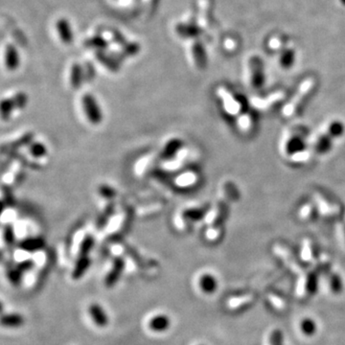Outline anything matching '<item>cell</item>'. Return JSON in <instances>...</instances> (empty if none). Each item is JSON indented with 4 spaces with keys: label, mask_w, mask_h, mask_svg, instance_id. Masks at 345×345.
<instances>
[{
    "label": "cell",
    "mask_w": 345,
    "mask_h": 345,
    "mask_svg": "<svg viewBox=\"0 0 345 345\" xmlns=\"http://www.w3.org/2000/svg\"><path fill=\"white\" fill-rule=\"evenodd\" d=\"M316 81L314 79H308L305 81L302 85H301L300 89L298 93L293 97L291 103L288 104L287 106L284 109V113L287 116H292V115L295 114L296 112H298V110L300 109L302 105L305 103L306 99L310 96L312 91L316 88Z\"/></svg>",
    "instance_id": "6da1fadb"
},
{
    "label": "cell",
    "mask_w": 345,
    "mask_h": 345,
    "mask_svg": "<svg viewBox=\"0 0 345 345\" xmlns=\"http://www.w3.org/2000/svg\"><path fill=\"white\" fill-rule=\"evenodd\" d=\"M82 107L87 119L91 124L97 125L102 121V112L93 96L86 94L82 97Z\"/></svg>",
    "instance_id": "7a4b0ae2"
},
{
    "label": "cell",
    "mask_w": 345,
    "mask_h": 345,
    "mask_svg": "<svg viewBox=\"0 0 345 345\" xmlns=\"http://www.w3.org/2000/svg\"><path fill=\"white\" fill-rule=\"evenodd\" d=\"M249 68H250V81L251 86L254 89H261L265 84V71L264 64L262 60L253 56L249 60Z\"/></svg>",
    "instance_id": "3957f363"
},
{
    "label": "cell",
    "mask_w": 345,
    "mask_h": 345,
    "mask_svg": "<svg viewBox=\"0 0 345 345\" xmlns=\"http://www.w3.org/2000/svg\"><path fill=\"white\" fill-rule=\"evenodd\" d=\"M125 265L126 262L122 257L114 258L110 271L105 277V286L106 288H112L117 284L124 272Z\"/></svg>",
    "instance_id": "277c9868"
},
{
    "label": "cell",
    "mask_w": 345,
    "mask_h": 345,
    "mask_svg": "<svg viewBox=\"0 0 345 345\" xmlns=\"http://www.w3.org/2000/svg\"><path fill=\"white\" fill-rule=\"evenodd\" d=\"M3 62L8 71H16L20 65V55L16 46L8 45L5 47L3 55Z\"/></svg>",
    "instance_id": "5b68a950"
},
{
    "label": "cell",
    "mask_w": 345,
    "mask_h": 345,
    "mask_svg": "<svg viewBox=\"0 0 345 345\" xmlns=\"http://www.w3.org/2000/svg\"><path fill=\"white\" fill-rule=\"evenodd\" d=\"M219 93L223 101V106L225 110L230 114L239 113L242 110V103L240 102L239 99L229 93V91H227L226 89H221Z\"/></svg>",
    "instance_id": "8992f818"
},
{
    "label": "cell",
    "mask_w": 345,
    "mask_h": 345,
    "mask_svg": "<svg viewBox=\"0 0 345 345\" xmlns=\"http://www.w3.org/2000/svg\"><path fill=\"white\" fill-rule=\"evenodd\" d=\"M89 316L93 320L94 324L100 328H104L108 324V316L103 309V307L98 303H92L89 305Z\"/></svg>",
    "instance_id": "52a82bcc"
},
{
    "label": "cell",
    "mask_w": 345,
    "mask_h": 345,
    "mask_svg": "<svg viewBox=\"0 0 345 345\" xmlns=\"http://www.w3.org/2000/svg\"><path fill=\"white\" fill-rule=\"evenodd\" d=\"M25 323V319L18 313H6L0 315V326L4 328H17L23 326Z\"/></svg>",
    "instance_id": "ba28073f"
},
{
    "label": "cell",
    "mask_w": 345,
    "mask_h": 345,
    "mask_svg": "<svg viewBox=\"0 0 345 345\" xmlns=\"http://www.w3.org/2000/svg\"><path fill=\"white\" fill-rule=\"evenodd\" d=\"M228 214V207L225 204H218L216 208L211 211L208 216V222L211 223V226H218L221 227L225 219L227 218Z\"/></svg>",
    "instance_id": "9c48e42d"
},
{
    "label": "cell",
    "mask_w": 345,
    "mask_h": 345,
    "mask_svg": "<svg viewBox=\"0 0 345 345\" xmlns=\"http://www.w3.org/2000/svg\"><path fill=\"white\" fill-rule=\"evenodd\" d=\"M56 28H57L58 35L60 36V40L62 43L64 45H70L74 39L70 22L66 18H60L57 21Z\"/></svg>",
    "instance_id": "30bf717a"
},
{
    "label": "cell",
    "mask_w": 345,
    "mask_h": 345,
    "mask_svg": "<svg viewBox=\"0 0 345 345\" xmlns=\"http://www.w3.org/2000/svg\"><path fill=\"white\" fill-rule=\"evenodd\" d=\"M192 56L196 66L199 69H204L207 64V56L204 45L201 42H195L192 46Z\"/></svg>",
    "instance_id": "8fae6325"
},
{
    "label": "cell",
    "mask_w": 345,
    "mask_h": 345,
    "mask_svg": "<svg viewBox=\"0 0 345 345\" xmlns=\"http://www.w3.org/2000/svg\"><path fill=\"white\" fill-rule=\"evenodd\" d=\"M171 326V319L166 315H158L149 321V328L155 333H163Z\"/></svg>",
    "instance_id": "7c38bea8"
},
{
    "label": "cell",
    "mask_w": 345,
    "mask_h": 345,
    "mask_svg": "<svg viewBox=\"0 0 345 345\" xmlns=\"http://www.w3.org/2000/svg\"><path fill=\"white\" fill-rule=\"evenodd\" d=\"M316 198H317V203H318L320 211L325 216L336 217L339 215L340 209L337 205L329 202L327 199H325L323 196L316 195Z\"/></svg>",
    "instance_id": "4fadbf2b"
},
{
    "label": "cell",
    "mask_w": 345,
    "mask_h": 345,
    "mask_svg": "<svg viewBox=\"0 0 345 345\" xmlns=\"http://www.w3.org/2000/svg\"><path fill=\"white\" fill-rule=\"evenodd\" d=\"M176 32L177 35L184 39H193L198 37L203 34V30L195 24H185L180 23L176 26Z\"/></svg>",
    "instance_id": "5bb4252c"
},
{
    "label": "cell",
    "mask_w": 345,
    "mask_h": 345,
    "mask_svg": "<svg viewBox=\"0 0 345 345\" xmlns=\"http://www.w3.org/2000/svg\"><path fill=\"white\" fill-rule=\"evenodd\" d=\"M201 290L206 294H213L218 289V281L215 276L205 274L200 279Z\"/></svg>",
    "instance_id": "9a60e30c"
},
{
    "label": "cell",
    "mask_w": 345,
    "mask_h": 345,
    "mask_svg": "<svg viewBox=\"0 0 345 345\" xmlns=\"http://www.w3.org/2000/svg\"><path fill=\"white\" fill-rule=\"evenodd\" d=\"M89 265H90V259L89 256L78 257L74 270L72 272V278L74 280L81 279L89 270Z\"/></svg>",
    "instance_id": "2e32d148"
},
{
    "label": "cell",
    "mask_w": 345,
    "mask_h": 345,
    "mask_svg": "<svg viewBox=\"0 0 345 345\" xmlns=\"http://www.w3.org/2000/svg\"><path fill=\"white\" fill-rule=\"evenodd\" d=\"M17 108L13 98H4L0 100V118L7 121L11 118L13 111Z\"/></svg>",
    "instance_id": "e0dca14e"
},
{
    "label": "cell",
    "mask_w": 345,
    "mask_h": 345,
    "mask_svg": "<svg viewBox=\"0 0 345 345\" xmlns=\"http://www.w3.org/2000/svg\"><path fill=\"white\" fill-rule=\"evenodd\" d=\"M305 149V142L298 136H294L290 138L286 143V152L289 156L298 155Z\"/></svg>",
    "instance_id": "ac0fdd59"
},
{
    "label": "cell",
    "mask_w": 345,
    "mask_h": 345,
    "mask_svg": "<svg viewBox=\"0 0 345 345\" xmlns=\"http://www.w3.org/2000/svg\"><path fill=\"white\" fill-rule=\"evenodd\" d=\"M83 82V68L80 64L74 63L71 67L69 75V84L73 89H78L82 86Z\"/></svg>",
    "instance_id": "d6986e66"
},
{
    "label": "cell",
    "mask_w": 345,
    "mask_h": 345,
    "mask_svg": "<svg viewBox=\"0 0 345 345\" xmlns=\"http://www.w3.org/2000/svg\"><path fill=\"white\" fill-rule=\"evenodd\" d=\"M294 62H295V51H294V49L293 48H284L283 51L281 52L280 57H279L280 65L285 69H289L293 65Z\"/></svg>",
    "instance_id": "ffe728a7"
},
{
    "label": "cell",
    "mask_w": 345,
    "mask_h": 345,
    "mask_svg": "<svg viewBox=\"0 0 345 345\" xmlns=\"http://www.w3.org/2000/svg\"><path fill=\"white\" fill-rule=\"evenodd\" d=\"M198 181V175L193 171H188L182 173L176 179V185L179 187H190L194 185Z\"/></svg>",
    "instance_id": "44dd1931"
},
{
    "label": "cell",
    "mask_w": 345,
    "mask_h": 345,
    "mask_svg": "<svg viewBox=\"0 0 345 345\" xmlns=\"http://www.w3.org/2000/svg\"><path fill=\"white\" fill-rule=\"evenodd\" d=\"M96 58H97L98 62H101L108 70L112 71V72L119 70V67H120L119 63L116 62L114 59L107 56L104 52L97 51Z\"/></svg>",
    "instance_id": "7402d4cb"
},
{
    "label": "cell",
    "mask_w": 345,
    "mask_h": 345,
    "mask_svg": "<svg viewBox=\"0 0 345 345\" xmlns=\"http://www.w3.org/2000/svg\"><path fill=\"white\" fill-rule=\"evenodd\" d=\"M85 46L87 48H90V49H95L98 51H103L104 49H106L107 47V42L104 37L100 36V35H95L92 37H89L86 42H85Z\"/></svg>",
    "instance_id": "603a6c76"
},
{
    "label": "cell",
    "mask_w": 345,
    "mask_h": 345,
    "mask_svg": "<svg viewBox=\"0 0 345 345\" xmlns=\"http://www.w3.org/2000/svg\"><path fill=\"white\" fill-rule=\"evenodd\" d=\"M332 146H333V138L328 133H326L319 137V140L317 142L316 150L320 155H324L332 149Z\"/></svg>",
    "instance_id": "cb8c5ba5"
},
{
    "label": "cell",
    "mask_w": 345,
    "mask_h": 345,
    "mask_svg": "<svg viewBox=\"0 0 345 345\" xmlns=\"http://www.w3.org/2000/svg\"><path fill=\"white\" fill-rule=\"evenodd\" d=\"M284 97L282 93H275L271 95L270 97L265 98V99H258L253 101V105L259 107V108H267V106H273L275 103L279 102L282 98Z\"/></svg>",
    "instance_id": "d4e9b609"
},
{
    "label": "cell",
    "mask_w": 345,
    "mask_h": 345,
    "mask_svg": "<svg viewBox=\"0 0 345 345\" xmlns=\"http://www.w3.org/2000/svg\"><path fill=\"white\" fill-rule=\"evenodd\" d=\"M45 242L41 238H29L20 244V248L26 251H36L44 248Z\"/></svg>",
    "instance_id": "484cf974"
},
{
    "label": "cell",
    "mask_w": 345,
    "mask_h": 345,
    "mask_svg": "<svg viewBox=\"0 0 345 345\" xmlns=\"http://www.w3.org/2000/svg\"><path fill=\"white\" fill-rule=\"evenodd\" d=\"M345 132V126L340 121H333L328 126L327 133L332 138H338L343 135Z\"/></svg>",
    "instance_id": "4316f807"
},
{
    "label": "cell",
    "mask_w": 345,
    "mask_h": 345,
    "mask_svg": "<svg viewBox=\"0 0 345 345\" xmlns=\"http://www.w3.org/2000/svg\"><path fill=\"white\" fill-rule=\"evenodd\" d=\"M94 246V239L93 237L86 235L85 238L81 243L80 248H79V256H89L90 250L92 249Z\"/></svg>",
    "instance_id": "83f0119b"
},
{
    "label": "cell",
    "mask_w": 345,
    "mask_h": 345,
    "mask_svg": "<svg viewBox=\"0 0 345 345\" xmlns=\"http://www.w3.org/2000/svg\"><path fill=\"white\" fill-rule=\"evenodd\" d=\"M29 154H30V156H32L35 159H41V158L46 156L47 149L44 144L36 142V143H33L32 145H30Z\"/></svg>",
    "instance_id": "f1b7e54d"
},
{
    "label": "cell",
    "mask_w": 345,
    "mask_h": 345,
    "mask_svg": "<svg viewBox=\"0 0 345 345\" xmlns=\"http://www.w3.org/2000/svg\"><path fill=\"white\" fill-rule=\"evenodd\" d=\"M319 287V276L317 273H311L307 276V281H306V290L307 292L314 294L318 291Z\"/></svg>",
    "instance_id": "f546056e"
},
{
    "label": "cell",
    "mask_w": 345,
    "mask_h": 345,
    "mask_svg": "<svg viewBox=\"0 0 345 345\" xmlns=\"http://www.w3.org/2000/svg\"><path fill=\"white\" fill-rule=\"evenodd\" d=\"M301 331L306 336H313L317 332V324L311 319H305L301 322Z\"/></svg>",
    "instance_id": "4dcf8cb0"
},
{
    "label": "cell",
    "mask_w": 345,
    "mask_h": 345,
    "mask_svg": "<svg viewBox=\"0 0 345 345\" xmlns=\"http://www.w3.org/2000/svg\"><path fill=\"white\" fill-rule=\"evenodd\" d=\"M23 273H21L18 267L12 269L7 273V278L9 280L10 283L12 284L14 287H18L22 283L23 279Z\"/></svg>",
    "instance_id": "1f68e13d"
},
{
    "label": "cell",
    "mask_w": 345,
    "mask_h": 345,
    "mask_svg": "<svg viewBox=\"0 0 345 345\" xmlns=\"http://www.w3.org/2000/svg\"><path fill=\"white\" fill-rule=\"evenodd\" d=\"M330 288L332 290V292L335 293H340L342 289H343V285H342V281L339 277L338 275H331L330 276Z\"/></svg>",
    "instance_id": "d6a6232c"
},
{
    "label": "cell",
    "mask_w": 345,
    "mask_h": 345,
    "mask_svg": "<svg viewBox=\"0 0 345 345\" xmlns=\"http://www.w3.org/2000/svg\"><path fill=\"white\" fill-rule=\"evenodd\" d=\"M180 141L178 140H172L168 143V145L166 146L165 150L163 151V157L166 158V159H169V158H172L174 156L173 152H176V151H178V150L180 149Z\"/></svg>",
    "instance_id": "836d02e7"
},
{
    "label": "cell",
    "mask_w": 345,
    "mask_h": 345,
    "mask_svg": "<svg viewBox=\"0 0 345 345\" xmlns=\"http://www.w3.org/2000/svg\"><path fill=\"white\" fill-rule=\"evenodd\" d=\"M204 214H205V209H190L183 212L182 217L186 219H190V220H199L204 217Z\"/></svg>",
    "instance_id": "e575fe53"
},
{
    "label": "cell",
    "mask_w": 345,
    "mask_h": 345,
    "mask_svg": "<svg viewBox=\"0 0 345 345\" xmlns=\"http://www.w3.org/2000/svg\"><path fill=\"white\" fill-rule=\"evenodd\" d=\"M140 50V46L137 44H126L123 45V50H122V55L125 57H132L139 52Z\"/></svg>",
    "instance_id": "d590c367"
},
{
    "label": "cell",
    "mask_w": 345,
    "mask_h": 345,
    "mask_svg": "<svg viewBox=\"0 0 345 345\" xmlns=\"http://www.w3.org/2000/svg\"><path fill=\"white\" fill-rule=\"evenodd\" d=\"M34 266V262L33 260H25L23 262H21L20 264H18V270L21 272V273H27L29 272L30 270H32V267Z\"/></svg>",
    "instance_id": "8d00e7d4"
},
{
    "label": "cell",
    "mask_w": 345,
    "mask_h": 345,
    "mask_svg": "<svg viewBox=\"0 0 345 345\" xmlns=\"http://www.w3.org/2000/svg\"><path fill=\"white\" fill-rule=\"evenodd\" d=\"M282 333L276 330L271 336V345H282Z\"/></svg>",
    "instance_id": "74e56055"
},
{
    "label": "cell",
    "mask_w": 345,
    "mask_h": 345,
    "mask_svg": "<svg viewBox=\"0 0 345 345\" xmlns=\"http://www.w3.org/2000/svg\"><path fill=\"white\" fill-rule=\"evenodd\" d=\"M99 194L106 199H111L115 195L114 191L107 186H102L101 188H99Z\"/></svg>",
    "instance_id": "f35d334b"
},
{
    "label": "cell",
    "mask_w": 345,
    "mask_h": 345,
    "mask_svg": "<svg viewBox=\"0 0 345 345\" xmlns=\"http://www.w3.org/2000/svg\"><path fill=\"white\" fill-rule=\"evenodd\" d=\"M302 214L306 217V218H309L310 216H314L315 214V211H314V208L312 206H306L302 209Z\"/></svg>",
    "instance_id": "ab89813d"
},
{
    "label": "cell",
    "mask_w": 345,
    "mask_h": 345,
    "mask_svg": "<svg viewBox=\"0 0 345 345\" xmlns=\"http://www.w3.org/2000/svg\"><path fill=\"white\" fill-rule=\"evenodd\" d=\"M3 312H4V304L2 301L0 300V315H2Z\"/></svg>",
    "instance_id": "60d3db41"
},
{
    "label": "cell",
    "mask_w": 345,
    "mask_h": 345,
    "mask_svg": "<svg viewBox=\"0 0 345 345\" xmlns=\"http://www.w3.org/2000/svg\"><path fill=\"white\" fill-rule=\"evenodd\" d=\"M3 210H4V205L2 204V202H0V216H1V214L3 212Z\"/></svg>",
    "instance_id": "b9f144b4"
},
{
    "label": "cell",
    "mask_w": 345,
    "mask_h": 345,
    "mask_svg": "<svg viewBox=\"0 0 345 345\" xmlns=\"http://www.w3.org/2000/svg\"><path fill=\"white\" fill-rule=\"evenodd\" d=\"M338 1H339V3H340L341 5L345 6V0H338Z\"/></svg>",
    "instance_id": "7bdbcfd3"
},
{
    "label": "cell",
    "mask_w": 345,
    "mask_h": 345,
    "mask_svg": "<svg viewBox=\"0 0 345 345\" xmlns=\"http://www.w3.org/2000/svg\"><path fill=\"white\" fill-rule=\"evenodd\" d=\"M344 233H345V228H344Z\"/></svg>",
    "instance_id": "ee69618b"
},
{
    "label": "cell",
    "mask_w": 345,
    "mask_h": 345,
    "mask_svg": "<svg viewBox=\"0 0 345 345\" xmlns=\"http://www.w3.org/2000/svg\"><path fill=\"white\" fill-rule=\"evenodd\" d=\"M201 345H204V344H201Z\"/></svg>",
    "instance_id": "f6af8a7d"
}]
</instances>
